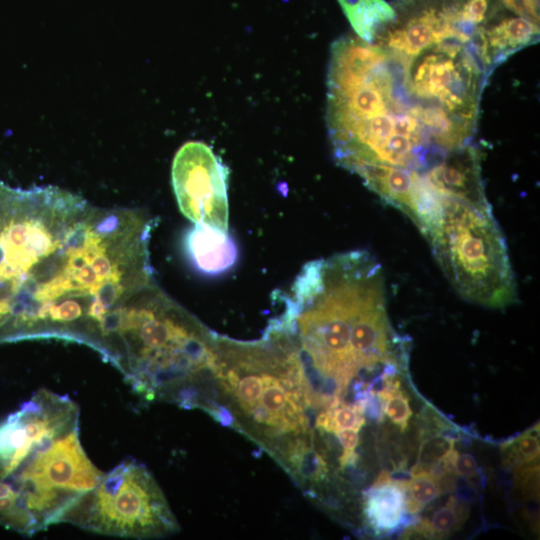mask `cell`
I'll list each match as a JSON object with an SVG mask.
<instances>
[{"mask_svg":"<svg viewBox=\"0 0 540 540\" xmlns=\"http://www.w3.org/2000/svg\"><path fill=\"white\" fill-rule=\"evenodd\" d=\"M84 198L55 186L0 181V343L29 339L63 296Z\"/></svg>","mask_w":540,"mask_h":540,"instance_id":"6da1fadb","label":"cell"},{"mask_svg":"<svg viewBox=\"0 0 540 540\" xmlns=\"http://www.w3.org/2000/svg\"><path fill=\"white\" fill-rule=\"evenodd\" d=\"M214 341L212 332L154 282L122 306L100 354L145 400L170 396L190 408L197 390L189 382L212 370Z\"/></svg>","mask_w":540,"mask_h":540,"instance_id":"7a4b0ae2","label":"cell"},{"mask_svg":"<svg viewBox=\"0 0 540 540\" xmlns=\"http://www.w3.org/2000/svg\"><path fill=\"white\" fill-rule=\"evenodd\" d=\"M79 433V410L0 460V524L34 535L65 517L99 482Z\"/></svg>","mask_w":540,"mask_h":540,"instance_id":"3957f363","label":"cell"},{"mask_svg":"<svg viewBox=\"0 0 540 540\" xmlns=\"http://www.w3.org/2000/svg\"><path fill=\"white\" fill-rule=\"evenodd\" d=\"M425 238L443 273L464 299L496 309L516 300L507 245L490 206L444 198Z\"/></svg>","mask_w":540,"mask_h":540,"instance_id":"277c9868","label":"cell"},{"mask_svg":"<svg viewBox=\"0 0 540 540\" xmlns=\"http://www.w3.org/2000/svg\"><path fill=\"white\" fill-rule=\"evenodd\" d=\"M64 522L97 534L136 539L164 536L179 528L152 474L131 458L103 473Z\"/></svg>","mask_w":540,"mask_h":540,"instance_id":"5b68a950","label":"cell"},{"mask_svg":"<svg viewBox=\"0 0 540 540\" xmlns=\"http://www.w3.org/2000/svg\"><path fill=\"white\" fill-rule=\"evenodd\" d=\"M228 168L205 143L190 141L174 156L173 191L182 214L192 222L228 231Z\"/></svg>","mask_w":540,"mask_h":540,"instance_id":"8992f818","label":"cell"},{"mask_svg":"<svg viewBox=\"0 0 540 540\" xmlns=\"http://www.w3.org/2000/svg\"><path fill=\"white\" fill-rule=\"evenodd\" d=\"M422 177L442 199L490 206L481 176L480 152L472 144L449 153Z\"/></svg>","mask_w":540,"mask_h":540,"instance_id":"52a82bcc","label":"cell"},{"mask_svg":"<svg viewBox=\"0 0 540 540\" xmlns=\"http://www.w3.org/2000/svg\"><path fill=\"white\" fill-rule=\"evenodd\" d=\"M183 250L191 265L206 275H219L231 269L238 250L227 232L196 223L183 238Z\"/></svg>","mask_w":540,"mask_h":540,"instance_id":"ba28073f","label":"cell"},{"mask_svg":"<svg viewBox=\"0 0 540 540\" xmlns=\"http://www.w3.org/2000/svg\"><path fill=\"white\" fill-rule=\"evenodd\" d=\"M364 512L376 532L389 533L397 529L406 512L403 480L373 484L365 496Z\"/></svg>","mask_w":540,"mask_h":540,"instance_id":"9c48e42d","label":"cell"},{"mask_svg":"<svg viewBox=\"0 0 540 540\" xmlns=\"http://www.w3.org/2000/svg\"><path fill=\"white\" fill-rule=\"evenodd\" d=\"M339 3L356 34L369 43L396 19L395 11L384 0H339Z\"/></svg>","mask_w":540,"mask_h":540,"instance_id":"30bf717a","label":"cell"},{"mask_svg":"<svg viewBox=\"0 0 540 540\" xmlns=\"http://www.w3.org/2000/svg\"><path fill=\"white\" fill-rule=\"evenodd\" d=\"M284 463L294 476L309 482L324 480L328 466L318 451L303 439L290 440L282 451Z\"/></svg>","mask_w":540,"mask_h":540,"instance_id":"8fae6325","label":"cell"},{"mask_svg":"<svg viewBox=\"0 0 540 540\" xmlns=\"http://www.w3.org/2000/svg\"><path fill=\"white\" fill-rule=\"evenodd\" d=\"M364 423V400L353 404L340 401L324 409L316 419L318 429L334 434L344 429L359 431Z\"/></svg>","mask_w":540,"mask_h":540,"instance_id":"7c38bea8","label":"cell"},{"mask_svg":"<svg viewBox=\"0 0 540 540\" xmlns=\"http://www.w3.org/2000/svg\"><path fill=\"white\" fill-rule=\"evenodd\" d=\"M405 510L411 515L419 513L438 497L442 491L439 480L432 473H421L403 480Z\"/></svg>","mask_w":540,"mask_h":540,"instance_id":"4fadbf2b","label":"cell"},{"mask_svg":"<svg viewBox=\"0 0 540 540\" xmlns=\"http://www.w3.org/2000/svg\"><path fill=\"white\" fill-rule=\"evenodd\" d=\"M539 452V427L537 425L502 447L503 465L517 467L534 463L539 458Z\"/></svg>","mask_w":540,"mask_h":540,"instance_id":"5bb4252c","label":"cell"},{"mask_svg":"<svg viewBox=\"0 0 540 540\" xmlns=\"http://www.w3.org/2000/svg\"><path fill=\"white\" fill-rule=\"evenodd\" d=\"M469 508L465 503H458L454 496H450L446 505L434 512L427 520L431 538L448 536L458 529L467 518Z\"/></svg>","mask_w":540,"mask_h":540,"instance_id":"9a60e30c","label":"cell"},{"mask_svg":"<svg viewBox=\"0 0 540 540\" xmlns=\"http://www.w3.org/2000/svg\"><path fill=\"white\" fill-rule=\"evenodd\" d=\"M455 441L456 439L441 433L423 440L417 463L411 469V476L431 473L432 467L454 449Z\"/></svg>","mask_w":540,"mask_h":540,"instance_id":"2e32d148","label":"cell"},{"mask_svg":"<svg viewBox=\"0 0 540 540\" xmlns=\"http://www.w3.org/2000/svg\"><path fill=\"white\" fill-rule=\"evenodd\" d=\"M400 381L394 385L377 393L382 402L383 413L401 431L408 427L409 419L412 416V409L405 392L400 390Z\"/></svg>","mask_w":540,"mask_h":540,"instance_id":"e0dca14e","label":"cell"},{"mask_svg":"<svg viewBox=\"0 0 540 540\" xmlns=\"http://www.w3.org/2000/svg\"><path fill=\"white\" fill-rule=\"evenodd\" d=\"M460 18L475 27L488 29L482 25L486 19L489 0H465L462 6H456Z\"/></svg>","mask_w":540,"mask_h":540,"instance_id":"ac0fdd59","label":"cell"},{"mask_svg":"<svg viewBox=\"0 0 540 540\" xmlns=\"http://www.w3.org/2000/svg\"><path fill=\"white\" fill-rule=\"evenodd\" d=\"M335 434L343 448L340 457V464L343 467L356 459L355 449L359 443L358 430L344 429Z\"/></svg>","mask_w":540,"mask_h":540,"instance_id":"d6986e66","label":"cell"},{"mask_svg":"<svg viewBox=\"0 0 540 540\" xmlns=\"http://www.w3.org/2000/svg\"><path fill=\"white\" fill-rule=\"evenodd\" d=\"M515 15L539 24V0H500Z\"/></svg>","mask_w":540,"mask_h":540,"instance_id":"ffe728a7","label":"cell"},{"mask_svg":"<svg viewBox=\"0 0 540 540\" xmlns=\"http://www.w3.org/2000/svg\"><path fill=\"white\" fill-rule=\"evenodd\" d=\"M452 467L455 474L462 477L470 478L478 473V464L475 458L468 453L459 454L457 452L453 459Z\"/></svg>","mask_w":540,"mask_h":540,"instance_id":"44dd1931","label":"cell"},{"mask_svg":"<svg viewBox=\"0 0 540 540\" xmlns=\"http://www.w3.org/2000/svg\"><path fill=\"white\" fill-rule=\"evenodd\" d=\"M211 414L223 425H232L233 423V417L223 407H219L217 411L211 412Z\"/></svg>","mask_w":540,"mask_h":540,"instance_id":"7402d4cb","label":"cell"}]
</instances>
